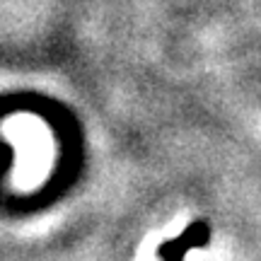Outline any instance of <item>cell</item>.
Here are the masks:
<instances>
[{"label": "cell", "instance_id": "obj_1", "mask_svg": "<svg viewBox=\"0 0 261 261\" xmlns=\"http://www.w3.org/2000/svg\"><path fill=\"white\" fill-rule=\"evenodd\" d=\"M181 237L187 240L191 247H205V244L211 242V225L203 223V220H196V223H191L181 232Z\"/></svg>", "mask_w": 261, "mask_h": 261}]
</instances>
